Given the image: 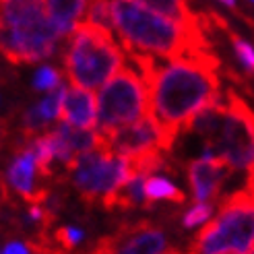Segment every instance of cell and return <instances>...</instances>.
I'll list each match as a JSON object with an SVG mask.
<instances>
[{"instance_id":"6da1fadb","label":"cell","mask_w":254,"mask_h":254,"mask_svg":"<svg viewBox=\"0 0 254 254\" xmlns=\"http://www.w3.org/2000/svg\"><path fill=\"white\" fill-rule=\"evenodd\" d=\"M149 87V114L172 143L200 112L221 101L219 60L211 52L174 58L157 64L155 58L128 54Z\"/></svg>"},{"instance_id":"7a4b0ae2","label":"cell","mask_w":254,"mask_h":254,"mask_svg":"<svg viewBox=\"0 0 254 254\" xmlns=\"http://www.w3.org/2000/svg\"><path fill=\"white\" fill-rule=\"evenodd\" d=\"M112 29L126 54L151 58H182L209 52L202 27H190L143 6L138 0H110Z\"/></svg>"},{"instance_id":"3957f363","label":"cell","mask_w":254,"mask_h":254,"mask_svg":"<svg viewBox=\"0 0 254 254\" xmlns=\"http://www.w3.org/2000/svg\"><path fill=\"white\" fill-rule=\"evenodd\" d=\"M62 60L68 81L93 91L126 66V50L116 42L112 29L83 21L68 35Z\"/></svg>"},{"instance_id":"277c9868","label":"cell","mask_w":254,"mask_h":254,"mask_svg":"<svg viewBox=\"0 0 254 254\" xmlns=\"http://www.w3.org/2000/svg\"><path fill=\"white\" fill-rule=\"evenodd\" d=\"M254 248V188L227 196L202 225L188 254H248Z\"/></svg>"},{"instance_id":"5b68a950","label":"cell","mask_w":254,"mask_h":254,"mask_svg":"<svg viewBox=\"0 0 254 254\" xmlns=\"http://www.w3.org/2000/svg\"><path fill=\"white\" fill-rule=\"evenodd\" d=\"M97 132L110 134L149 114V87L138 68L124 66L97 93Z\"/></svg>"},{"instance_id":"8992f818","label":"cell","mask_w":254,"mask_h":254,"mask_svg":"<svg viewBox=\"0 0 254 254\" xmlns=\"http://www.w3.org/2000/svg\"><path fill=\"white\" fill-rule=\"evenodd\" d=\"M74 190L87 202H101L106 207L110 198L134 176L128 157H122L106 147L79 155L68 168Z\"/></svg>"},{"instance_id":"52a82bcc","label":"cell","mask_w":254,"mask_h":254,"mask_svg":"<svg viewBox=\"0 0 254 254\" xmlns=\"http://www.w3.org/2000/svg\"><path fill=\"white\" fill-rule=\"evenodd\" d=\"M215 151L232 172H246L248 188H254V110L234 89L223 99Z\"/></svg>"},{"instance_id":"ba28073f","label":"cell","mask_w":254,"mask_h":254,"mask_svg":"<svg viewBox=\"0 0 254 254\" xmlns=\"http://www.w3.org/2000/svg\"><path fill=\"white\" fill-rule=\"evenodd\" d=\"M64 37L46 12L31 23L0 31V52L12 64H35L54 56Z\"/></svg>"},{"instance_id":"9c48e42d","label":"cell","mask_w":254,"mask_h":254,"mask_svg":"<svg viewBox=\"0 0 254 254\" xmlns=\"http://www.w3.org/2000/svg\"><path fill=\"white\" fill-rule=\"evenodd\" d=\"M101 136H104L106 149L128 159L153 153V151L168 153L174 147V143L168 138V134L163 132L159 122L151 114H147V116H143L141 120H136L128 126H122V128Z\"/></svg>"},{"instance_id":"30bf717a","label":"cell","mask_w":254,"mask_h":254,"mask_svg":"<svg viewBox=\"0 0 254 254\" xmlns=\"http://www.w3.org/2000/svg\"><path fill=\"white\" fill-rule=\"evenodd\" d=\"M166 248V232L155 223L141 221L122 225L116 234L101 240L91 254H163Z\"/></svg>"},{"instance_id":"8fae6325","label":"cell","mask_w":254,"mask_h":254,"mask_svg":"<svg viewBox=\"0 0 254 254\" xmlns=\"http://www.w3.org/2000/svg\"><path fill=\"white\" fill-rule=\"evenodd\" d=\"M37 174H40L37 159H35V153L27 141L15 153V157L10 159L4 176L0 178V190H2L4 198L8 196V190H12V192L19 194L27 205L29 202H44L50 192L46 188L37 186Z\"/></svg>"},{"instance_id":"7c38bea8","label":"cell","mask_w":254,"mask_h":254,"mask_svg":"<svg viewBox=\"0 0 254 254\" xmlns=\"http://www.w3.org/2000/svg\"><path fill=\"white\" fill-rule=\"evenodd\" d=\"M230 166L213 149H202V155L188 163L186 176L194 202H213L230 176Z\"/></svg>"},{"instance_id":"4fadbf2b","label":"cell","mask_w":254,"mask_h":254,"mask_svg":"<svg viewBox=\"0 0 254 254\" xmlns=\"http://www.w3.org/2000/svg\"><path fill=\"white\" fill-rule=\"evenodd\" d=\"M60 116L62 122L74 126V128L93 130L97 128V99L89 89L72 85L64 93Z\"/></svg>"},{"instance_id":"5bb4252c","label":"cell","mask_w":254,"mask_h":254,"mask_svg":"<svg viewBox=\"0 0 254 254\" xmlns=\"http://www.w3.org/2000/svg\"><path fill=\"white\" fill-rule=\"evenodd\" d=\"M87 6L89 0H46L44 4L48 17L56 23V27L64 35H70L74 31V27L87 15Z\"/></svg>"},{"instance_id":"9a60e30c","label":"cell","mask_w":254,"mask_h":254,"mask_svg":"<svg viewBox=\"0 0 254 254\" xmlns=\"http://www.w3.org/2000/svg\"><path fill=\"white\" fill-rule=\"evenodd\" d=\"M145 198H147V205L163 202V200L182 205V202L186 200V194L170 180V178L159 176V174H151L145 180Z\"/></svg>"},{"instance_id":"2e32d148","label":"cell","mask_w":254,"mask_h":254,"mask_svg":"<svg viewBox=\"0 0 254 254\" xmlns=\"http://www.w3.org/2000/svg\"><path fill=\"white\" fill-rule=\"evenodd\" d=\"M138 2L151 10L159 12L163 17H170L184 25H190V27H202L200 19L190 10L188 0H138Z\"/></svg>"},{"instance_id":"e0dca14e","label":"cell","mask_w":254,"mask_h":254,"mask_svg":"<svg viewBox=\"0 0 254 254\" xmlns=\"http://www.w3.org/2000/svg\"><path fill=\"white\" fill-rule=\"evenodd\" d=\"M213 202H194L184 215H182V227L184 230H200L213 219Z\"/></svg>"},{"instance_id":"ac0fdd59","label":"cell","mask_w":254,"mask_h":254,"mask_svg":"<svg viewBox=\"0 0 254 254\" xmlns=\"http://www.w3.org/2000/svg\"><path fill=\"white\" fill-rule=\"evenodd\" d=\"M64 93H66V87H58L54 89V91H50L40 104H37V110H40V114L44 116V120L50 124V122H54L58 116H60V112H62V101H64Z\"/></svg>"},{"instance_id":"d6986e66","label":"cell","mask_w":254,"mask_h":254,"mask_svg":"<svg viewBox=\"0 0 254 254\" xmlns=\"http://www.w3.org/2000/svg\"><path fill=\"white\" fill-rule=\"evenodd\" d=\"M87 21L97 25V27L112 29V6L110 0H89L87 6Z\"/></svg>"},{"instance_id":"ffe728a7","label":"cell","mask_w":254,"mask_h":254,"mask_svg":"<svg viewBox=\"0 0 254 254\" xmlns=\"http://www.w3.org/2000/svg\"><path fill=\"white\" fill-rule=\"evenodd\" d=\"M230 42H232V48L236 52V58L238 62L242 64V68L248 72V74H254V46L248 44L244 37H240L236 33H230Z\"/></svg>"},{"instance_id":"44dd1931","label":"cell","mask_w":254,"mask_h":254,"mask_svg":"<svg viewBox=\"0 0 254 254\" xmlns=\"http://www.w3.org/2000/svg\"><path fill=\"white\" fill-rule=\"evenodd\" d=\"M60 85H62L60 72L54 66H42L33 74V89H37V91L50 93V91H54V89H58Z\"/></svg>"},{"instance_id":"7402d4cb","label":"cell","mask_w":254,"mask_h":254,"mask_svg":"<svg viewBox=\"0 0 254 254\" xmlns=\"http://www.w3.org/2000/svg\"><path fill=\"white\" fill-rule=\"evenodd\" d=\"M31 252H33L31 244L23 242V240H10L2 248V254H31Z\"/></svg>"},{"instance_id":"603a6c76","label":"cell","mask_w":254,"mask_h":254,"mask_svg":"<svg viewBox=\"0 0 254 254\" xmlns=\"http://www.w3.org/2000/svg\"><path fill=\"white\" fill-rule=\"evenodd\" d=\"M221 4H225V6H230V8H236V0H219Z\"/></svg>"},{"instance_id":"cb8c5ba5","label":"cell","mask_w":254,"mask_h":254,"mask_svg":"<svg viewBox=\"0 0 254 254\" xmlns=\"http://www.w3.org/2000/svg\"><path fill=\"white\" fill-rule=\"evenodd\" d=\"M163 254H182V252H176V250H170V252H163Z\"/></svg>"},{"instance_id":"d4e9b609","label":"cell","mask_w":254,"mask_h":254,"mask_svg":"<svg viewBox=\"0 0 254 254\" xmlns=\"http://www.w3.org/2000/svg\"><path fill=\"white\" fill-rule=\"evenodd\" d=\"M248 254H254V248H252V250H250V252H248Z\"/></svg>"},{"instance_id":"484cf974","label":"cell","mask_w":254,"mask_h":254,"mask_svg":"<svg viewBox=\"0 0 254 254\" xmlns=\"http://www.w3.org/2000/svg\"><path fill=\"white\" fill-rule=\"evenodd\" d=\"M0 254H2V246H0Z\"/></svg>"},{"instance_id":"4316f807","label":"cell","mask_w":254,"mask_h":254,"mask_svg":"<svg viewBox=\"0 0 254 254\" xmlns=\"http://www.w3.org/2000/svg\"><path fill=\"white\" fill-rule=\"evenodd\" d=\"M250 2H254V0H250Z\"/></svg>"},{"instance_id":"83f0119b","label":"cell","mask_w":254,"mask_h":254,"mask_svg":"<svg viewBox=\"0 0 254 254\" xmlns=\"http://www.w3.org/2000/svg\"><path fill=\"white\" fill-rule=\"evenodd\" d=\"M0 192H2V190H0Z\"/></svg>"},{"instance_id":"f1b7e54d","label":"cell","mask_w":254,"mask_h":254,"mask_svg":"<svg viewBox=\"0 0 254 254\" xmlns=\"http://www.w3.org/2000/svg\"><path fill=\"white\" fill-rule=\"evenodd\" d=\"M37 2H40V0H37Z\"/></svg>"}]
</instances>
